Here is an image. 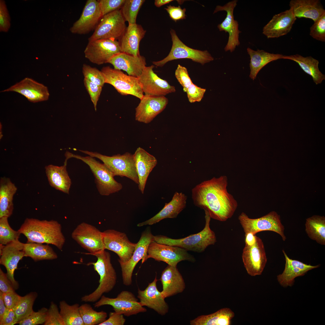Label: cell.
<instances>
[{
    "instance_id": "27",
    "label": "cell",
    "mask_w": 325,
    "mask_h": 325,
    "mask_svg": "<svg viewBox=\"0 0 325 325\" xmlns=\"http://www.w3.org/2000/svg\"><path fill=\"white\" fill-rule=\"evenodd\" d=\"M146 31L137 23H128V26L118 41L121 52L135 56L140 55L139 45Z\"/></svg>"
},
{
    "instance_id": "41",
    "label": "cell",
    "mask_w": 325,
    "mask_h": 325,
    "mask_svg": "<svg viewBox=\"0 0 325 325\" xmlns=\"http://www.w3.org/2000/svg\"><path fill=\"white\" fill-rule=\"evenodd\" d=\"M38 294L31 292L21 296L18 304L14 310L16 315L15 324L29 316L34 311L33 306Z\"/></svg>"
},
{
    "instance_id": "26",
    "label": "cell",
    "mask_w": 325,
    "mask_h": 325,
    "mask_svg": "<svg viewBox=\"0 0 325 325\" xmlns=\"http://www.w3.org/2000/svg\"><path fill=\"white\" fill-rule=\"evenodd\" d=\"M107 63L111 64L114 69L123 70L129 76L138 77L146 66L145 57L140 55L135 56L120 52L113 56Z\"/></svg>"
},
{
    "instance_id": "1",
    "label": "cell",
    "mask_w": 325,
    "mask_h": 325,
    "mask_svg": "<svg viewBox=\"0 0 325 325\" xmlns=\"http://www.w3.org/2000/svg\"><path fill=\"white\" fill-rule=\"evenodd\" d=\"M228 184L225 175L202 182L192 190L193 204L206 210L211 218L227 221L232 217L238 206L237 201L228 191Z\"/></svg>"
},
{
    "instance_id": "36",
    "label": "cell",
    "mask_w": 325,
    "mask_h": 325,
    "mask_svg": "<svg viewBox=\"0 0 325 325\" xmlns=\"http://www.w3.org/2000/svg\"><path fill=\"white\" fill-rule=\"evenodd\" d=\"M282 59H289L297 63L306 73L311 76L316 85L320 84L325 79V76L320 71L319 62L312 57H304L299 54L283 55Z\"/></svg>"
},
{
    "instance_id": "21",
    "label": "cell",
    "mask_w": 325,
    "mask_h": 325,
    "mask_svg": "<svg viewBox=\"0 0 325 325\" xmlns=\"http://www.w3.org/2000/svg\"><path fill=\"white\" fill-rule=\"evenodd\" d=\"M103 16L98 1L88 0L81 15L70 28L73 34H83L92 30Z\"/></svg>"
},
{
    "instance_id": "52",
    "label": "cell",
    "mask_w": 325,
    "mask_h": 325,
    "mask_svg": "<svg viewBox=\"0 0 325 325\" xmlns=\"http://www.w3.org/2000/svg\"><path fill=\"white\" fill-rule=\"evenodd\" d=\"M10 17L4 1H0V31L7 32L11 26Z\"/></svg>"
},
{
    "instance_id": "16",
    "label": "cell",
    "mask_w": 325,
    "mask_h": 325,
    "mask_svg": "<svg viewBox=\"0 0 325 325\" xmlns=\"http://www.w3.org/2000/svg\"><path fill=\"white\" fill-rule=\"evenodd\" d=\"M121 52L118 41L99 39L88 42L84 51L85 58L91 63L101 65L107 63L114 55Z\"/></svg>"
},
{
    "instance_id": "37",
    "label": "cell",
    "mask_w": 325,
    "mask_h": 325,
    "mask_svg": "<svg viewBox=\"0 0 325 325\" xmlns=\"http://www.w3.org/2000/svg\"><path fill=\"white\" fill-rule=\"evenodd\" d=\"M234 313L230 308H225L210 314L203 315L191 320V325H229Z\"/></svg>"
},
{
    "instance_id": "35",
    "label": "cell",
    "mask_w": 325,
    "mask_h": 325,
    "mask_svg": "<svg viewBox=\"0 0 325 325\" xmlns=\"http://www.w3.org/2000/svg\"><path fill=\"white\" fill-rule=\"evenodd\" d=\"M247 51L250 60L249 77L253 80L256 78L260 70L270 62L282 59L283 55L280 54L271 53L263 50H254L248 47Z\"/></svg>"
},
{
    "instance_id": "24",
    "label": "cell",
    "mask_w": 325,
    "mask_h": 325,
    "mask_svg": "<svg viewBox=\"0 0 325 325\" xmlns=\"http://www.w3.org/2000/svg\"><path fill=\"white\" fill-rule=\"evenodd\" d=\"M296 19L290 8L274 15L263 27L262 33L268 39L286 35L291 31Z\"/></svg>"
},
{
    "instance_id": "39",
    "label": "cell",
    "mask_w": 325,
    "mask_h": 325,
    "mask_svg": "<svg viewBox=\"0 0 325 325\" xmlns=\"http://www.w3.org/2000/svg\"><path fill=\"white\" fill-rule=\"evenodd\" d=\"M305 231L311 239L322 245H325V218L314 215L307 218L305 224Z\"/></svg>"
},
{
    "instance_id": "54",
    "label": "cell",
    "mask_w": 325,
    "mask_h": 325,
    "mask_svg": "<svg viewBox=\"0 0 325 325\" xmlns=\"http://www.w3.org/2000/svg\"><path fill=\"white\" fill-rule=\"evenodd\" d=\"M168 13L170 18L175 22L186 18L185 12L186 9H182L179 6L178 7L169 5L164 8Z\"/></svg>"
},
{
    "instance_id": "5",
    "label": "cell",
    "mask_w": 325,
    "mask_h": 325,
    "mask_svg": "<svg viewBox=\"0 0 325 325\" xmlns=\"http://www.w3.org/2000/svg\"><path fill=\"white\" fill-rule=\"evenodd\" d=\"M66 159L71 158L79 159L89 166L95 178L98 191L102 196H107L117 192L122 188V184L114 178L112 172L104 163L90 156H83L67 151Z\"/></svg>"
},
{
    "instance_id": "51",
    "label": "cell",
    "mask_w": 325,
    "mask_h": 325,
    "mask_svg": "<svg viewBox=\"0 0 325 325\" xmlns=\"http://www.w3.org/2000/svg\"><path fill=\"white\" fill-rule=\"evenodd\" d=\"M176 78L186 92L189 86L193 83L190 77L187 69L179 64L175 72Z\"/></svg>"
},
{
    "instance_id": "3",
    "label": "cell",
    "mask_w": 325,
    "mask_h": 325,
    "mask_svg": "<svg viewBox=\"0 0 325 325\" xmlns=\"http://www.w3.org/2000/svg\"><path fill=\"white\" fill-rule=\"evenodd\" d=\"M204 211L205 225L203 230L198 233L178 239L162 235L154 236V241L160 244L179 247L187 251L199 253L204 252L208 246L215 244L216 242L215 234L210 227L211 218L208 212Z\"/></svg>"
},
{
    "instance_id": "38",
    "label": "cell",
    "mask_w": 325,
    "mask_h": 325,
    "mask_svg": "<svg viewBox=\"0 0 325 325\" xmlns=\"http://www.w3.org/2000/svg\"><path fill=\"white\" fill-rule=\"evenodd\" d=\"M25 256L31 258L35 262L51 260L58 257L57 253L49 244L36 243H24Z\"/></svg>"
},
{
    "instance_id": "50",
    "label": "cell",
    "mask_w": 325,
    "mask_h": 325,
    "mask_svg": "<svg viewBox=\"0 0 325 325\" xmlns=\"http://www.w3.org/2000/svg\"><path fill=\"white\" fill-rule=\"evenodd\" d=\"M83 82L85 88L89 94L95 110H97V105L100 95L102 87L84 78Z\"/></svg>"
},
{
    "instance_id": "8",
    "label": "cell",
    "mask_w": 325,
    "mask_h": 325,
    "mask_svg": "<svg viewBox=\"0 0 325 325\" xmlns=\"http://www.w3.org/2000/svg\"><path fill=\"white\" fill-rule=\"evenodd\" d=\"M105 79V83L112 85L122 95H131L140 100L144 94L138 78L124 73L121 70L113 68L109 66L101 69Z\"/></svg>"
},
{
    "instance_id": "17",
    "label": "cell",
    "mask_w": 325,
    "mask_h": 325,
    "mask_svg": "<svg viewBox=\"0 0 325 325\" xmlns=\"http://www.w3.org/2000/svg\"><path fill=\"white\" fill-rule=\"evenodd\" d=\"M237 2V0H233L223 6L217 5L213 12L215 14L218 11H225L227 13L224 20L217 26L220 31H224L228 33V41L224 48L225 51L232 52L240 44L239 35L241 32L239 29L238 22L234 19V10Z\"/></svg>"
},
{
    "instance_id": "44",
    "label": "cell",
    "mask_w": 325,
    "mask_h": 325,
    "mask_svg": "<svg viewBox=\"0 0 325 325\" xmlns=\"http://www.w3.org/2000/svg\"><path fill=\"white\" fill-rule=\"evenodd\" d=\"M8 218L7 217L0 218V244L3 245L18 240L21 234L18 231H15L10 227Z\"/></svg>"
},
{
    "instance_id": "57",
    "label": "cell",
    "mask_w": 325,
    "mask_h": 325,
    "mask_svg": "<svg viewBox=\"0 0 325 325\" xmlns=\"http://www.w3.org/2000/svg\"><path fill=\"white\" fill-rule=\"evenodd\" d=\"M15 290L6 273L0 268V291L3 293H6L15 292Z\"/></svg>"
},
{
    "instance_id": "29",
    "label": "cell",
    "mask_w": 325,
    "mask_h": 325,
    "mask_svg": "<svg viewBox=\"0 0 325 325\" xmlns=\"http://www.w3.org/2000/svg\"><path fill=\"white\" fill-rule=\"evenodd\" d=\"M282 251L285 258V267L283 272L277 277L278 281L282 286H292L296 277L303 276L308 271L320 266L319 265H311L291 259L288 257L284 250Z\"/></svg>"
},
{
    "instance_id": "12",
    "label": "cell",
    "mask_w": 325,
    "mask_h": 325,
    "mask_svg": "<svg viewBox=\"0 0 325 325\" xmlns=\"http://www.w3.org/2000/svg\"><path fill=\"white\" fill-rule=\"evenodd\" d=\"M72 239L81 246L94 256L105 250L103 233L91 224L82 222L78 224L71 234Z\"/></svg>"
},
{
    "instance_id": "61",
    "label": "cell",
    "mask_w": 325,
    "mask_h": 325,
    "mask_svg": "<svg viewBox=\"0 0 325 325\" xmlns=\"http://www.w3.org/2000/svg\"><path fill=\"white\" fill-rule=\"evenodd\" d=\"M172 1L173 0H155L154 1V5L156 7H160Z\"/></svg>"
},
{
    "instance_id": "48",
    "label": "cell",
    "mask_w": 325,
    "mask_h": 325,
    "mask_svg": "<svg viewBox=\"0 0 325 325\" xmlns=\"http://www.w3.org/2000/svg\"><path fill=\"white\" fill-rule=\"evenodd\" d=\"M44 325H65L57 305L51 302L47 312L46 320Z\"/></svg>"
},
{
    "instance_id": "40",
    "label": "cell",
    "mask_w": 325,
    "mask_h": 325,
    "mask_svg": "<svg viewBox=\"0 0 325 325\" xmlns=\"http://www.w3.org/2000/svg\"><path fill=\"white\" fill-rule=\"evenodd\" d=\"M78 303L69 305L65 301L59 302L60 312L65 325H84Z\"/></svg>"
},
{
    "instance_id": "4",
    "label": "cell",
    "mask_w": 325,
    "mask_h": 325,
    "mask_svg": "<svg viewBox=\"0 0 325 325\" xmlns=\"http://www.w3.org/2000/svg\"><path fill=\"white\" fill-rule=\"evenodd\" d=\"M94 256L97 258V261L88 263L87 265H93L94 270L99 274V284L93 292L82 296L81 298L82 302H96L104 294L111 291L116 283L117 275L112 264L110 253L104 250Z\"/></svg>"
},
{
    "instance_id": "46",
    "label": "cell",
    "mask_w": 325,
    "mask_h": 325,
    "mask_svg": "<svg viewBox=\"0 0 325 325\" xmlns=\"http://www.w3.org/2000/svg\"><path fill=\"white\" fill-rule=\"evenodd\" d=\"M48 309L43 307L37 311H34L29 316L20 321V325H36L43 324L45 322Z\"/></svg>"
},
{
    "instance_id": "30",
    "label": "cell",
    "mask_w": 325,
    "mask_h": 325,
    "mask_svg": "<svg viewBox=\"0 0 325 325\" xmlns=\"http://www.w3.org/2000/svg\"><path fill=\"white\" fill-rule=\"evenodd\" d=\"M133 155L138 178V188L143 194L148 177L156 165L157 160L154 156L140 147Z\"/></svg>"
},
{
    "instance_id": "58",
    "label": "cell",
    "mask_w": 325,
    "mask_h": 325,
    "mask_svg": "<svg viewBox=\"0 0 325 325\" xmlns=\"http://www.w3.org/2000/svg\"><path fill=\"white\" fill-rule=\"evenodd\" d=\"M16 315L14 311L8 309L0 320V325H14L15 324Z\"/></svg>"
},
{
    "instance_id": "13",
    "label": "cell",
    "mask_w": 325,
    "mask_h": 325,
    "mask_svg": "<svg viewBox=\"0 0 325 325\" xmlns=\"http://www.w3.org/2000/svg\"><path fill=\"white\" fill-rule=\"evenodd\" d=\"M147 259L153 258L158 261H162L169 265L177 266L182 261L192 262H195L193 255L181 248L158 243L154 241L151 242L147 251Z\"/></svg>"
},
{
    "instance_id": "53",
    "label": "cell",
    "mask_w": 325,
    "mask_h": 325,
    "mask_svg": "<svg viewBox=\"0 0 325 325\" xmlns=\"http://www.w3.org/2000/svg\"><path fill=\"white\" fill-rule=\"evenodd\" d=\"M206 91V89L199 87L192 83L188 88L186 92L189 101L192 103L201 101Z\"/></svg>"
},
{
    "instance_id": "49",
    "label": "cell",
    "mask_w": 325,
    "mask_h": 325,
    "mask_svg": "<svg viewBox=\"0 0 325 325\" xmlns=\"http://www.w3.org/2000/svg\"><path fill=\"white\" fill-rule=\"evenodd\" d=\"M103 16L121 8L125 0H100L98 1Z\"/></svg>"
},
{
    "instance_id": "9",
    "label": "cell",
    "mask_w": 325,
    "mask_h": 325,
    "mask_svg": "<svg viewBox=\"0 0 325 325\" xmlns=\"http://www.w3.org/2000/svg\"><path fill=\"white\" fill-rule=\"evenodd\" d=\"M238 219L245 234L250 232L255 234L263 231H271L279 234L284 241L286 239L284 226L281 223L279 215L275 212L272 211L257 218H250L242 212Z\"/></svg>"
},
{
    "instance_id": "33",
    "label": "cell",
    "mask_w": 325,
    "mask_h": 325,
    "mask_svg": "<svg viewBox=\"0 0 325 325\" xmlns=\"http://www.w3.org/2000/svg\"><path fill=\"white\" fill-rule=\"evenodd\" d=\"M67 161L58 166L49 165L45 167V172L50 185L56 189L69 194L72 182L67 170Z\"/></svg>"
},
{
    "instance_id": "18",
    "label": "cell",
    "mask_w": 325,
    "mask_h": 325,
    "mask_svg": "<svg viewBox=\"0 0 325 325\" xmlns=\"http://www.w3.org/2000/svg\"><path fill=\"white\" fill-rule=\"evenodd\" d=\"M242 259L247 273L252 276L262 274L267 262L263 243L256 236L255 243L245 245L243 250Z\"/></svg>"
},
{
    "instance_id": "43",
    "label": "cell",
    "mask_w": 325,
    "mask_h": 325,
    "mask_svg": "<svg viewBox=\"0 0 325 325\" xmlns=\"http://www.w3.org/2000/svg\"><path fill=\"white\" fill-rule=\"evenodd\" d=\"M145 1L144 0H125L120 10L126 21L128 23H136L138 13Z\"/></svg>"
},
{
    "instance_id": "25",
    "label": "cell",
    "mask_w": 325,
    "mask_h": 325,
    "mask_svg": "<svg viewBox=\"0 0 325 325\" xmlns=\"http://www.w3.org/2000/svg\"><path fill=\"white\" fill-rule=\"evenodd\" d=\"M157 280L156 275L153 281L149 283L145 289L141 290L138 288L137 297L142 306H147L159 314L164 315L168 312L169 307L161 292L157 289Z\"/></svg>"
},
{
    "instance_id": "20",
    "label": "cell",
    "mask_w": 325,
    "mask_h": 325,
    "mask_svg": "<svg viewBox=\"0 0 325 325\" xmlns=\"http://www.w3.org/2000/svg\"><path fill=\"white\" fill-rule=\"evenodd\" d=\"M153 65L146 66L141 75L138 77L139 83L144 95L156 96H165L174 92L175 87L170 85L166 80L159 77L153 71Z\"/></svg>"
},
{
    "instance_id": "56",
    "label": "cell",
    "mask_w": 325,
    "mask_h": 325,
    "mask_svg": "<svg viewBox=\"0 0 325 325\" xmlns=\"http://www.w3.org/2000/svg\"><path fill=\"white\" fill-rule=\"evenodd\" d=\"M123 315L115 311L110 312L109 318L99 325H123L126 321Z\"/></svg>"
},
{
    "instance_id": "7",
    "label": "cell",
    "mask_w": 325,
    "mask_h": 325,
    "mask_svg": "<svg viewBox=\"0 0 325 325\" xmlns=\"http://www.w3.org/2000/svg\"><path fill=\"white\" fill-rule=\"evenodd\" d=\"M170 33L172 42L171 50L167 56L161 60L153 61L157 67H162L168 62L180 59H189L203 65L214 59L206 50L202 51L191 48L184 44L179 38L175 30L171 29Z\"/></svg>"
},
{
    "instance_id": "60",
    "label": "cell",
    "mask_w": 325,
    "mask_h": 325,
    "mask_svg": "<svg viewBox=\"0 0 325 325\" xmlns=\"http://www.w3.org/2000/svg\"><path fill=\"white\" fill-rule=\"evenodd\" d=\"M3 294V293L0 291V320L2 319L8 309L4 303Z\"/></svg>"
},
{
    "instance_id": "19",
    "label": "cell",
    "mask_w": 325,
    "mask_h": 325,
    "mask_svg": "<svg viewBox=\"0 0 325 325\" xmlns=\"http://www.w3.org/2000/svg\"><path fill=\"white\" fill-rule=\"evenodd\" d=\"M23 245L19 240L5 245L0 244V264L5 267L8 278L15 290L19 285L14 279V272L19 262L25 257Z\"/></svg>"
},
{
    "instance_id": "59",
    "label": "cell",
    "mask_w": 325,
    "mask_h": 325,
    "mask_svg": "<svg viewBox=\"0 0 325 325\" xmlns=\"http://www.w3.org/2000/svg\"><path fill=\"white\" fill-rule=\"evenodd\" d=\"M245 245H251L253 244L255 242L256 236L252 233H248L245 234Z\"/></svg>"
},
{
    "instance_id": "23",
    "label": "cell",
    "mask_w": 325,
    "mask_h": 325,
    "mask_svg": "<svg viewBox=\"0 0 325 325\" xmlns=\"http://www.w3.org/2000/svg\"><path fill=\"white\" fill-rule=\"evenodd\" d=\"M168 102L165 96L144 95L135 108V120L146 124L150 122L165 109Z\"/></svg>"
},
{
    "instance_id": "55",
    "label": "cell",
    "mask_w": 325,
    "mask_h": 325,
    "mask_svg": "<svg viewBox=\"0 0 325 325\" xmlns=\"http://www.w3.org/2000/svg\"><path fill=\"white\" fill-rule=\"evenodd\" d=\"M3 298L6 308L14 310L20 302L21 296L15 291L3 293Z\"/></svg>"
},
{
    "instance_id": "2",
    "label": "cell",
    "mask_w": 325,
    "mask_h": 325,
    "mask_svg": "<svg viewBox=\"0 0 325 325\" xmlns=\"http://www.w3.org/2000/svg\"><path fill=\"white\" fill-rule=\"evenodd\" d=\"M18 231L26 237L27 243L51 244L61 251L65 242L61 225L54 220L27 218Z\"/></svg>"
},
{
    "instance_id": "14",
    "label": "cell",
    "mask_w": 325,
    "mask_h": 325,
    "mask_svg": "<svg viewBox=\"0 0 325 325\" xmlns=\"http://www.w3.org/2000/svg\"><path fill=\"white\" fill-rule=\"evenodd\" d=\"M154 236L149 229L142 233L134 253L127 262H123L118 261L120 266L123 284L129 286L132 283V275L134 270L138 262L142 259L143 263L147 260V251L150 243L154 241Z\"/></svg>"
},
{
    "instance_id": "34",
    "label": "cell",
    "mask_w": 325,
    "mask_h": 325,
    "mask_svg": "<svg viewBox=\"0 0 325 325\" xmlns=\"http://www.w3.org/2000/svg\"><path fill=\"white\" fill-rule=\"evenodd\" d=\"M17 188L8 178L2 177L0 180V218H8L14 209L13 197Z\"/></svg>"
},
{
    "instance_id": "10",
    "label": "cell",
    "mask_w": 325,
    "mask_h": 325,
    "mask_svg": "<svg viewBox=\"0 0 325 325\" xmlns=\"http://www.w3.org/2000/svg\"><path fill=\"white\" fill-rule=\"evenodd\" d=\"M125 22L120 10H116L102 17L88 42L99 39H119L125 30Z\"/></svg>"
},
{
    "instance_id": "42",
    "label": "cell",
    "mask_w": 325,
    "mask_h": 325,
    "mask_svg": "<svg viewBox=\"0 0 325 325\" xmlns=\"http://www.w3.org/2000/svg\"><path fill=\"white\" fill-rule=\"evenodd\" d=\"M79 311L84 325H99L107 317L106 312L96 311L87 303L80 305Z\"/></svg>"
},
{
    "instance_id": "32",
    "label": "cell",
    "mask_w": 325,
    "mask_h": 325,
    "mask_svg": "<svg viewBox=\"0 0 325 325\" xmlns=\"http://www.w3.org/2000/svg\"><path fill=\"white\" fill-rule=\"evenodd\" d=\"M289 6L296 18L310 19L314 22L325 13L319 0H291Z\"/></svg>"
},
{
    "instance_id": "31",
    "label": "cell",
    "mask_w": 325,
    "mask_h": 325,
    "mask_svg": "<svg viewBox=\"0 0 325 325\" xmlns=\"http://www.w3.org/2000/svg\"><path fill=\"white\" fill-rule=\"evenodd\" d=\"M160 280L161 294L164 298L182 292L185 287L183 278L177 266L169 265L162 272Z\"/></svg>"
},
{
    "instance_id": "45",
    "label": "cell",
    "mask_w": 325,
    "mask_h": 325,
    "mask_svg": "<svg viewBox=\"0 0 325 325\" xmlns=\"http://www.w3.org/2000/svg\"><path fill=\"white\" fill-rule=\"evenodd\" d=\"M82 72L84 78L103 87L105 83V79L101 71L86 64L83 65Z\"/></svg>"
},
{
    "instance_id": "11",
    "label": "cell",
    "mask_w": 325,
    "mask_h": 325,
    "mask_svg": "<svg viewBox=\"0 0 325 325\" xmlns=\"http://www.w3.org/2000/svg\"><path fill=\"white\" fill-rule=\"evenodd\" d=\"M105 305L112 306L114 311L126 317L146 312L147 309L142 306L135 295L131 292L124 290L115 298H110L103 295L95 302L94 306L98 308Z\"/></svg>"
},
{
    "instance_id": "47",
    "label": "cell",
    "mask_w": 325,
    "mask_h": 325,
    "mask_svg": "<svg viewBox=\"0 0 325 325\" xmlns=\"http://www.w3.org/2000/svg\"><path fill=\"white\" fill-rule=\"evenodd\" d=\"M310 28V35L316 40L325 42V13L314 22Z\"/></svg>"
},
{
    "instance_id": "6",
    "label": "cell",
    "mask_w": 325,
    "mask_h": 325,
    "mask_svg": "<svg viewBox=\"0 0 325 325\" xmlns=\"http://www.w3.org/2000/svg\"><path fill=\"white\" fill-rule=\"evenodd\" d=\"M79 150L89 156L101 160L114 177H125L138 184V178L133 154L126 152L122 155L118 154L112 156H108L97 152Z\"/></svg>"
},
{
    "instance_id": "22",
    "label": "cell",
    "mask_w": 325,
    "mask_h": 325,
    "mask_svg": "<svg viewBox=\"0 0 325 325\" xmlns=\"http://www.w3.org/2000/svg\"><path fill=\"white\" fill-rule=\"evenodd\" d=\"M9 91L20 94L32 103L47 101L50 96L47 87L28 77L24 78L1 92Z\"/></svg>"
},
{
    "instance_id": "28",
    "label": "cell",
    "mask_w": 325,
    "mask_h": 325,
    "mask_svg": "<svg viewBox=\"0 0 325 325\" xmlns=\"http://www.w3.org/2000/svg\"><path fill=\"white\" fill-rule=\"evenodd\" d=\"M187 196L184 193L176 192L171 200L165 203L163 209L150 218L138 223L139 227L146 225H152L167 218H176L186 207Z\"/></svg>"
},
{
    "instance_id": "15",
    "label": "cell",
    "mask_w": 325,
    "mask_h": 325,
    "mask_svg": "<svg viewBox=\"0 0 325 325\" xmlns=\"http://www.w3.org/2000/svg\"><path fill=\"white\" fill-rule=\"evenodd\" d=\"M102 233L105 249L115 253L119 257L118 261L123 262L128 261L137 243L131 242L125 233L114 229H108Z\"/></svg>"
}]
</instances>
